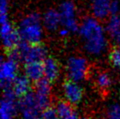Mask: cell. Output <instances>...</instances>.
<instances>
[{
    "label": "cell",
    "instance_id": "obj_21",
    "mask_svg": "<svg viewBox=\"0 0 120 119\" xmlns=\"http://www.w3.org/2000/svg\"><path fill=\"white\" fill-rule=\"evenodd\" d=\"M109 60L110 63L115 67L116 68L120 70V48L119 47H114L110 50L109 53Z\"/></svg>",
    "mask_w": 120,
    "mask_h": 119
},
{
    "label": "cell",
    "instance_id": "obj_2",
    "mask_svg": "<svg viewBox=\"0 0 120 119\" xmlns=\"http://www.w3.org/2000/svg\"><path fill=\"white\" fill-rule=\"evenodd\" d=\"M41 17L37 12L28 14L20 21L19 26L21 40L31 45L40 44L43 36Z\"/></svg>",
    "mask_w": 120,
    "mask_h": 119
},
{
    "label": "cell",
    "instance_id": "obj_26",
    "mask_svg": "<svg viewBox=\"0 0 120 119\" xmlns=\"http://www.w3.org/2000/svg\"><path fill=\"white\" fill-rule=\"evenodd\" d=\"M114 40H115V41H116V43H117V47H119L120 48V33L117 34V36L114 38Z\"/></svg>",
    "mask_w": 120,
    "mask_h": 119
},
{
    "label": "cell",
    "instance_id": "obj_18",
    "mask_svg": "<svg viewBox=\"0 0 120 119\" xmlns=\"http://www.w3.org/2000/svg\"><path fill=\"white\" fill-rule=\"evenodd\" d=\"M106 33L112 38H115L120 33V16L111 15L109 17L105 26Z\"/></svg>",
    "mask_w": 120,
    "mask_h": 119
},
{
    "label": "cell",
    "instance_id": "obj_1",
    "mask_svg": "<svg viewBox=\"0 0 120 119\" xmlns=\"http://www.w3.org/2000/svg\"><path fill=\"white\" fill-rule=\"evenodd\" d=\"M79 33L84 48L92 55H101L107 48L104 29L99 21L92 17L85 18L80 25Z\"/></svg>",
    "mask_w": 120,
    "mask_h": 119
},
{
    "label": "cell",
    "instance_id": "obj_25",
    "mask_svg": "<svg viewBox=\"0 0 120 119\" xmlns=\"http://www.w3.org/2000/svg\"><path fill=\"white\" fill-rule=\"evenodd\" d=\"M69 31L68 29H66V28H64V27H62L61 29L60 30V33H59V34H60V36H62V37H65V36H67V35H68L69 34Z\"/></svg>",
    "mask_w": 120,
    "mask_h": 119
},
{
    "label": "cell",
    "instance_id": "obj_17",
    "mask_svg": "<svg viewBox=\"0 0 120 119\" xmlns=\"http://www.w3.org/2000/svg\"><path fill=\"white\" fill-rule=\"evenodd\" d=\"M2 40H3V45L5 51H9V50L18 46V45L22 41L19 33V30L15 29V28L11 33H7L6 35L2 37Z\"/></svg>",
    "mask_w": 120,
    "mask_h": 119
},
{
    "label": "cell",
    "instance_id": "obj_13",
    "mask_svg": "<svg viewBox=\"0 0 120 119\" xmlns=\"http://www.w3.org/2000/svg\"><path fill=\"white\" fill-rule=\"evenodd\" d=\"M44 77L50 83L54 82L60 74V67L57 60L53 57H47L43 61Z\"/></svg>",
    "mask_w": 120,
    "mask_h": 119
},
{
    "label": "cell",
    "instance_id": "obj_4",
    "mask_svg": "<svg viewBox=\"0 0 120 119\" xmlns=\"http://www.w3.org/2000/svg\"><path fill=\"white\" fill-rule=\"evenodd\" d=\"M59 12L62 27L68 29L70 33L79 32L80 26L76 19V8L72 1L66 0L61 3L59 8Z\"/></svg>",
    "mask_w": 120,
    "mask_h": 119
},
{
    "label": "cell",
    "instance_id": "obj_19",
    "mask_svg": "<svg viewBox=\"0 0 120 119\" xmlns=\"http://www.w3.org/2000/svg\"><path fill=\"white\" fill-rule=\"evenodd\" d=\"M96 83L101 90H108L112 84V80L108 73L100 72L96 77Z\"/></svg>",
    "mask_w": 120,
    "mask_h": 119
},
{
    "label": "cell",
    "instance_id": "obj_11",
    "mask_svg": "<svg viewBox=\"0 0 120 119\" xmlns=\"http://www.w3.org/2000/svg\"><path fill=\"white\" fill-rule=\"evenodd\" d=\"M111 0H93L91 3V11L97 19H105L110 16Z\"/></svg>",
    "mask_w": 120,
    "mask_h": 119
},
{
    "label": "cell",
    "instance_id": "obj_7",
    "mask_svg": "<svg viewBox=\"0 0 120 119\" xmlns=\"http://www.w3.org/2000/svg\"><path fill=\"white\" fill-rule=\"evenodd\" d=\"M67 73L70 80L80 82L85 79L88 73V63L82 57H70L67 62Z\"/></svg>",
    "mask_w": 120,
    "mask_h": 119
},
{
    "label": "cell",
    "instance_id": "obj_20",
    "mask_svg": "<svg viewBox=\"0 0 120 119\" xmlns=\"http://www.w3.org/2000/svg\"><path fill=\"white\" fill-rule=\"evenodd\" d=\"M103 119H120V104L113 103L107 109Z\"/></svg>",
    "mask_w": 120,
    "mask_h": 119
},
{
    "label": "cell",
    "instance_id": "obj_14",
    "mask_svg": "<svg viewBox=\"0 0 120 119\" xmlns=\"http://www.w3.org/2000/svg\"><path fill=\"white\" fill-rule=\"evenodd\" d=\"M25 74L33 82L37 83L41 81L44 76L43 62H32L25 64Z\"/></svg>",
    "mask_w": 120,
    "mask_h": 119
},
{
    "label": "cell",
    "instance_id": "obj_10",
    "mask_svg": "<svg viewBox=\"0 0 120 119\" xmlns=\"http://www.w3.org/2000/svg\"><path fill=\"white\" fill-rule=\"evenodd\" d=\"M62 88L64 96L70 104L77 105L81 103L83 97V90L76 82H74L70 79L66 80L62 85Z\"/></svg>",
    "mask_w": 120,
    "mask_h": 119
},
{
    "label": "cell",
    "instance_id": "obj_16",
    "mask_svg": "<svg viewBox=\"0 0 120 119\" xmlns=\"http://www.w3.org/2000/svg\"><path fill=\"white\" fill-rule=\"evenodd\" d=\"M57 112L60 119H79L77 113L68 102L60 101L56 105Z\"/></svg>",
    "mask_w": 120,
    "mask_h": 119
},
{
    "label": "cell",
    "instance_id": "obj_3",
    "mask_svg": "<svg viewBox=\"0 0 120 119\" xmlns=\"http://www.w3.org/2000/svg\"><path fill=\"white\" fill-rule=\"evenodd\" d=\"M19 59L25 64L32 62H43L47 59V49L40 44L31 45L21 41L17 46Z\"/></svg>",
    "mask_w": 120,
    "mask_h": 119
},
{
    "label": "cell",
    "instance_id": "obj_8",
    "mask_svg": "<svg viewBox=\"0 0 120 119\" xmlns=\"http://www.w3.org/2000/svg\"><path fill=\"white\" fill-rule=\"evenodd\" d=\"M3 99L1 101L0 119H13L17 109H19L17 96H15L11 88L3 89Z\"/></svg>",
    "mask_w": 120,
    "mask_h": 119
},
{
    "label": "cell",
    "instance_id": "obj_23",
    "mask_svg": "<svg viewBox=\"0 0 120 119\" xmlns=\"http://www.w3.org/2000/svg\"><path fill=\"white\" fill-rule=\"evenodd\" d=\"M120 12V2L118 0H111L110 3V16L118 15Z\"/></svg>",
    "mask_w": 120,
    "mask_h": 119
},
{
    "label": "cell",
    "instance_id": "obj_28",
    "mask_svg": "<svg viewBox=\"0 0 120 119\" xmlns=\"http://www.w3.org/2000/svg\"><path fill=\"white\" fill-rule=\"evenodd\" d=\"M118 95H119V98H120V89H119V91H118Z\"/></svg>",
    "mask_w": 120,
    "mask_h": 119
},
{
    "label": "cell",
    "instance_id": "obj_27",
    "mask_svg": "<svg viewBox=\"0 0 120 119\" xmlns=\"http://www.w3.org/2000/svg\"><path fill=\"white\" fill-rule=\"evenodd\" d=\"M79 119H89L88 117H80Z\"/></svg>",
    "mask_w": 120,
    "mask_h": 119
},
{
    "label": "cell",
    "instance_id": "obj_22",
    "mask_svg": "<svg viewBox=\"0 0 120 119\" xmlns=\"http://www.w3.org/2000/svg\"><path fill=\"white\" fill-rule=\"evenodd\" d=\"M42 118L43 119H60L59 114L57 112L56 108L52 106L47 107L42 111Z\"/></svg>",
    "mask_w": 120,
    "mask_h": 119
},
{
    "label": "cell",
    "instance_id": "obj_6",
    "mask_svg": "<svg viewBox=\"0 0 120 119\" xmlns=\"http://www.w3.org/2000/svg\"><path fill=\"white\" fill-rule=\"evenodd\" d=\"M17 61L7 58L5 60L2 59L0 67V80L3 89L11 88V85L18 76L19 66Z\"/></svg>",
    "mask_w": 120,
    "mask_h": 119
},
{
    "label": "cell",
    "instance_id": "obj_15",
    "mask_svg": "<svg viewBox=\"0 0 120 119\" xmlns=\"http://www.w3.org/2000/svg\"><path fill=\"white\" fill-rule=\"evenodd\" d=\"M43 25L48 31H56L61 25V19L59 11L54 9H50L44 14L43 16Z\"/></svg>",
    "mask_w": 120,
    "mask_h": 119
},
{
    "label": "cell",
    "instance_id": "obj_9",
    "mask_svg": "<svg viewBox=\"0 0 120 119\" xmlns=\"http://www.w3.org/2000/svg\"><path fill=\"white\" fill-rule=\"evenodd\" d=\"M51 83L46 79L35 83V92L34 96L36 98L37 103L43 111L45 109L49 107L50 104Z\"/></svg>",
    "mask_w": 120,
    "mask_h": 119
},
{
    "label": "cell",
    "instance_id": "obj_12",
    "mask_svg": "<svg viewBox=\"0 0 120 119\" xmlns=\"http://www.w3.org/2000/svg\"><path fill=\"white\" fill-rule=\"evenodd\" d=\"M31 81L26 74L19 75L11 85L12 91L19 98H22L31 93Z\"/></svg>",
    "mask_w": 120,
    "mask_h": 119
},
{
    "label": "cell",
    "instance_id": "obj_24",
    "mask_svg": "<svg viewBox=\"0 0 120 119\" xmlns=\"http://www.w3.org/2000/svg\"><path fill=\"white\" fill-rule=\"evenodd\" d=\"M0 14L8 15V0H0Z\"/></svg>",
    "mask_w": 120,
    "mask_h": 119
},
{
    "label": "cell",
    "instance_id": "obj_5",
    "mask_svg": "<svg viewBox=\"0 0 120 119\" xmlns=\"http://www.w3.org/2000/svg\"><path fill=\"white\" fill-rule=\"evenodd\" d=\"M18 107L21 113L22 119H43L42 118V109H40L34 93H29L18 102Z\"/></svg>",
    "mask_w": 120,
    "mask_h": 119
}]
</instances>
